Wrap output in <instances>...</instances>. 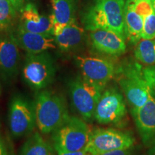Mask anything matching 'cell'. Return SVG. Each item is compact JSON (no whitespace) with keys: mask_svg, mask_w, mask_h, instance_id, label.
I'll return each instance as SVG.
<instances>
[{"mask_svg":"<svg viewBox=\"0 0 155 155\" xmlns=\"http://www.w3.org/2000/svg\"><path fill=\"white\" fill-rule=\"evenodd\" d=\"M19 13V27L31 32L53 35V25L50 17L42 15L35 4H25Z\"/></svg>","mask_w":155,"mask_h":155,"instance_id":"obj_14","label":"cell"},{"mask_svg":"<svg viewBox=\"0 0 155 155\" xmlns=\"http://www.w3.org/2000/svg\"><path fill=\"white\" fill-rule=\"evenodd\" d=\"M124 96L116 87L104 89L96 107L94 119L101 124H119L127 116Z\"/></svg>","mask_w":155,"mask_h":155,"instance_id":"obj_9","label":"cell"},{"mask_svg":"<svg viewBox=\"0 0 155 155\" xmlns=\"http://www.w3.org/2000/svg\"><path fill=\"white\" fill-rule=\"evenodd\" d=\"M146 155H155V144L152 145L147 151Z\"/></svg>","mask_w":155,"mask_h":155,"instance_id":"obj_28","label":"cell"},{"mask_svg":"<svg viewBox=\"0 0 155 155\" xmlns=\"http://www.w3.org/2000/svg\"><path fill=\"white\" fill-rule=\"evenodd\" d=\"M54 151L40 134L35 132L24 143L19 155H55Z\"/></svg>","mask_w":155,"mask_h":155,"instance_id":"obj_19","label":"cell"},{"mask_svg":"<svg viewBox=\"0 0 155 155\" xmlns=\"http://www.w3.org/2000/svg\"><path fill=\"white\" fill-rule=\"evenodd\" d=\"M89 38L92 47L106 55L120 56L127 50L126 37L112 30L105 29L90 30Z\"/></svg>","mask_w":155,"mask_h":155,"instance_id":"obj_13","label":"cell"},{"mask_svg":"<svg viewBox=\"0 0 155 155\" xmlns=\"http://www.w3.org/2000/svg\"><path fill=\"white\" fill-rule=\"evenodd\" d=\"M89 153L87 152L86 150H83L81 151H77V152H72L64 153V154H59V155H88Z\"/></svg>","mask_w":155,"mask_h":155,"instance_id":"obj_27","label":"cell"},{"mask_svg":"<svg viewBox=\"0 0 155 155\" xmlns=\"http://www.w3.org/2000/svg\"><path fill=\"white\" fill-rule=\"evenodd\" d=\"M135 139L130 133L114 129H96L91 131L85 148L91 155L117 150L132 148Z\"/></svg>","mask_w":155,"mask_h":155,"instance_id":"obj_8","label":"cell"},{"mask_svg":"<svg viewBox=\"0 0 155 155\" xmlns=\"http://www.w3.org/2000/svg\"><path fill=\"white\" fill-rule=\"evenodd\" d=\"M17 12L9 0H0V32L8 30L12 25Z\"/></svg>","mask_w":155,"mask_h":155,"instance_id":"obj_21","label":"cell"},{"mask_svg":"<svg viewBox=\"0 0 155 155\" xmlns=\"http://www.w3.org/2000/svg\"><path fill=\"white\" fill-rule=\"evenodd\" d=\"M115 77L131 108L142 106L151 94L144 68L134 61H127L116 69Z\"/></svg>","mask_w":155,"mask_h":155,"instance_id":"obj_3","label":"cell"},{"mask_svg":"<svg viewBox=\"0 0 155 155\" xmlns=\"http://www.w3.org/2000/svg\"><path fill=\"white\" fill-rule=\"evenodd\" d=\"M88 155H91V154H88Z\"/></svg>","mask_w":155,"mask_h":155,"instance_id":"obj_32","label":"cell"},{"mask_svg":"<svg viewBox=\"0 0 155 155\" xmlns=\"http://www.w3.org/2000/svg\"><path fill=\"white\" fill-rule=\"evenodd\" d=\"M152 1V4L153 6V8H154V10L155 12V0H151Z\"/></svg>","mask_w":155,"mask_h":155,"instance_id":"obj_29","label":"cell"},{"mask_svg":"<svg viewBox=\"0 0 155 155\" xmlns=\"http://www.w3.org/2000/svg\"><path fill=\"white\" fill-rule=\"evenodd\" d=\"M144 73L151 94L155 98V65L144 68Z\"/></svg>","mask_w":155,"mask_h":155,"instance_id":"obj_23","label":"cell"},{"mask_svg":"<svg viewBox=\"0 0 155 155\" xmlns=\"http://www.w3.org/2000/svg\"><path fill=\"white\" fill-rule=\"evenodd\" d=\"M0 155H10L8 147L1 134H0Z\"/></svg>","mask_w":155,"mask_h":155,"instance_id":"obj_25","label":"cell"},{"mask_svg":"<svg viewBox=\"0 0 155 155\" xmlns=\"http://www.w3.org/2000/svg\"><path fill=\"white\" fill-rule=\"evenodd\" d=\"M144 19L137 13L134 0H126L124 13L125 37L132 43L137 44L141 39Z\"/></svg>","mask_w":155,"mask_h":155,"instance_id":"obj_17","label":"cell"},{"mask_svg":"<svg viewBox=\"0 0 155 155\" xmlns=\"http://www.w3.org/2000/svg\"><path fill=\"white\" fill-rule=\"evenodd\" d=\"M9 127L15 138L28 135L36 126L35 101L21 94L12 98L9 106Z\"/></svg>","mask_w":155,"mask_h":155,"instance_id":"obj_7","label":"cell"},{"mask_svg":"<svg viewBox=\"0 0 155 155\" xmlns=\"http://www.w3.org/2000/svg\"><path fill=\"white\" fill-rule=\"evenodd\" d=\"M14 35L19 48L27 53H41L57 47L54 37L51 35L31 32L18 26Z\"/></svg>","mask_w":155,"mask_h":155,"instance_id":"obj_15","label":"cell"},{"mask_svg":"<svg viewBox=\"0 0 155 155\" xmlns=\"http://www.w3.org/2000/svg\"><path fill=\"white\" fill-rule=\"evenodd\" d=\"M36 126L45 134L53 133L70 117L62 95L50 90L38 91L35 98Z\"/></svg>","mask_w":155,"mask_h":155,"instance_id":"obj_2","label":"cell"},{"mask_svg":"<svg viewBox=\"0 0 155 155\" xmlns=\"http://www.w3.org/2000/svg\"><path fill=\"white\" fill-rule=\"evenodd\" d=\"M75 60L81 75L104 90L108 83L115 76L116 68L114 64L108 60L82 55L76 56Z\"/></svg>","mask_w":155,"mask_h":155,"instance_id":"obj_10","label":"cell"},{"mask_svg":"<svg viewBox=\"0 0 155 155\" xmlns=\"http://www.w3.org/2000/svg\"><path fill=\"white\" fill-rule=\"evenodd\" d=\"M97 155H133V152L131 148L124 149V150H117L110 152H104L102 154Z\"/></svg>","mask_w":155,"mask_h":155,"instance_id":"obj_24","label":"cell"},{"mask_svg":"<svg viewBox=\"0 0 155 155\" xmlns=\"http://www.w3.org/2000/svg\"><path fill=\"white\" fill-rule=\"evenodd\" d=\"M56 65L54 58L48 52L27 53L22 69L23 78L32 90H44L53 83Z\"/></svg>","mask_w":155,"mask_h":155,"instance_id":"obj_5","label":"cell"},{"mask_svg":"<svg viewBox=\"0 0 155 155\" xmlns=\"http://www.w3.org/2000/svg\"><path fill=\"white\" fill-rule=\"evenodd\" d=\"M9 1L12 3V5L14 6L15 9L17 12L20 11V9L24 7L25 4V0H9Z\"/></svg>","mask_w":155,"mask_h":155,"instance_id":"obj_26","label":"cell"},{"mask_svg":"<svg viewBox=\"0 0 155 155\" xmlns=\"http://www.w3.org/2000/svg\"><path fill=\"white\" fill-rule=\"evenodd\" d=\"M25 1H30V0H25Z\"/></svg>","mask_w":155,"mask_h":155,"instance_id":"obj_31","label":"cell"},{"mask_svg":"<svg viewBox=\"0 0 155 155\" xmlns=\"http://www.w3.org/2000/svg\"><path fill=\"white\" fill-rule=\"evenodd\" d=\"M141 39L152 40L155 39V12L147 15L144 18V26Z\"/></svg>","mask_w":155,"mask_h":155,"instance_id":"obj_22","label":"cell"},{"mask_svg":"<svg viewBox=\"0 0 155 155\" xmlns=\"http://www.w3.org/2000/svg\"><path fill=\"white\" fill-rule=\"evenodd\" d=\"M56 45L63 51H72L82 45L86 38L85 29L76 19L53 32Z\"/></svg>","mask_w":155,"mask_h":155,"instance_id":"obj_16","label":"cell"},{"mask_svg":"<svg viewBox=\"0 0 155 155\" xmlns=\"http://www.w3.org/2000/svg\"><path fill=\"white\" fill-rule=\"evenodd\" d=\"M126 0H95L83 16L85 29H105L125 36Z\"/></svg>","mask_w":155,"mask_h":155,"instance_id":"obj_1","label":"cell"},{"mask_svg":"<svg viewBox=\"0 0 155 155\" xmlns=\"http://www.w3.org/2000/svg\"><path fill=\"white\" fill-rule=\"evenodd\" d=\"M131 114L143 143L155 144V98L152 94L142 106L131 108Z\"/></svg>","mask_w":155,"mask_h":155,"instance_id":"obj_11","label":"cell"},{"mask_svg":"<svg viewBox=\"0 0 155 155\" xmlns=\"http://www.w3.org/2000/svg\"><path fill=\"white\" fill-rule=\"evenodd\" d=\"M52 10L50 19L53 25V34L62 27L75 20L74 0H51Z\"/></svg>","mask_w":155,"mask_h":155,"instance_id":"obj_18","label":"cell"},{"mask_svg":"<svg viewBox=\"0 0 155 155\" xmlns=\"http://www.w3.org/2000/svg\"><path fill=\"white\" fill-rule=\"evenodd\" d=\"M19 46L13 34L0 39V74L5 81L17 76L19 71Z\"/></svg>","mask_w":155,"mask_h":155,"instance_id":"obj_12","label":"cell"},{"mask_svg":"<svg viewBox=\"0 0 155 155\" xmlns=\"http://www.w3.org/2000/svg\"><path fill=\"white\" fill-rule=\"evenodd\" d=\"M134 56L139 63L147 65H155V39H141L136 44Z\"/></svg>","mask_w":155,"mask_h":155,"instance_id":"obj_20","label":"cell"},{"mask_svg":"<svg viewBox=\"0 0 155 155\" xmlns=\"http://www.w3.org/2000/svg\"><path fill=\"white\" fill-rule=\"evenodd\" d=\"M1 88H2V87H1V83H0V94H1Z\"/></svg>","mask_w":155,"mask_h":155,"instance_id":"obj_30","label":"cell"},{"mask_svg":"<svg viewBox=\"0 0 155 155\" xmlns=\"http://www.w3.org/2000/svg\"><path fill=\"white\" fill-rule=\"evenodd\" d=\"M70 96L75 110L85 121L94 119L96 107L104 89L91 83L82 75H78L70 82Z\"/></svg>","mask_w":155,"mask_h":155,"instance_id":"obj_6","label":"cell"},{"mask_svg":"<svg viewBox=\"0 0 155 155\" xmlns=\"http://www.w3.org/2000/svg\"><path fill=\"white\" fill-rule=\"evenodd\" d=\"M91 131L83 119L71 116L52 133V143L58 155L85 150Z\"/></svg>","mask_w":155,"mask_h":155,"instance_id":"obj_4","label":"cell"}]
</instances>
